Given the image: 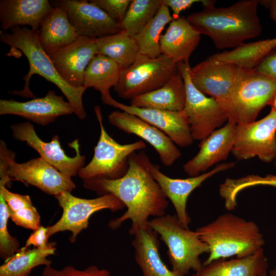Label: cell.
I'll return each instance as SVG.
<instances>
[{
    "label": "cell",
    "instance_id": "obj_1",
    "mask_svg": "<svg viewBox=\"0 0 276 276\" xmlns=\"http://www.w3.org/2000/svg\"><path fill=\"white\" fill-rule=\"evenodd\" d=\"M128 162V170L122 177L84 180L83 187L99 196L111 194L121 201L126 211L108 225L115 230L129 219L132 223L129 233L133 235L148 225L149 216L165 215L169 202L150 172L152 163L145 151L133 153Z\"/></svg>",
    "mask_w": 276,
    "mask_h": 276
},
{
    "label": "cell",
    "instance_id": "obj_31",
    "mask_svg": "<svg viewBox=\"0 0 276 276\" xmlns=\"http://www.w3.org/2000/svg\"><path fill=\"white\" fill-rule=\"evenodd\" d=\"M97 54L105 55L117 63L122 70L130 66L139 55V48L133 37L122 30L96 39Z\"/></svg>",
    "mask_w": 276,
    "mask_h": 276
},
{
    "label": "cell",
    "instance_id": "obj_10",
    "mask_svg": "<svg viewBox=\"0 0 276 276\" xmlns=\"http://www.w3.org/2000/svg\"><path fill=\"white\" fill-rule=\"evenodd\" d=\"M183 79L186 99L181 111L187 119L194 140L202 141L228 121V118L212 97H208L193 84L190 77L189 64L177 63Z\"/></svg>",
    "mask_w": 276,
    "mask_h": 276
},
{
    "label": "cell",
    "instance_id": "obj_32",
    "mask_svg": "<svg viewBox=\"0 0 276 276\" xmlns=\"http://www.w3.org/2000/svg\"><path fill=\"white\" fill-rule=\"evenodd\" d=\"M169 9L163 4L155 17L135 36L139 55L154 58L159 56L161 33L173 20Z\"/></svg>",
    "mask_w": 276,
    "mask_h": 276
},
{
    "label": "cell",
    "instance_id": "obj_23",
    "mask_svg": "<svg viewBox=\"0 0 276 276\" xmlns=\"http://www.w3.org/2000/svg\"><path fill=\"white\" fill-rule=\"evenodd\" d=\"M201 35L185 16L173 19L161 36V54L176 63L189 64L190 57L198 45Z\"/></svg>",
    "mask_w": 276,
    "mask_h": 276
},
{
    "label": "cell",
    "instance_id": "obj_11",
    "mask_svg": "<svg viewBox=\"0 0 276 276\" xmlns=\"http://www.w3.org/2000/svg\"><path fill=\"white\" fill-rule=\"evenodd\" d=\"M62 209L61 218L53 225L48 227V236L62 231L72 232L70 241L75 242L77 236L86 229L89 219L95 213L108 209L111 212L123 209L124 204L114 195L107 194L94 199L75 197L68 192H62L55 196Z\"/></svg>",
    "mask_w": 276,
    "mask_h": 276
},
{
    "label": "cell",
    "instance_id": "obj_7",
    "mask_svg": "<svg viewBox=\"0 0 276 276\" xmlns=\"http://www.w3.org/2000/svg\"><path fill=\"white\" fill-rule=\"evenodd\" d=\"M95 111L100 128V134L94 149V154L90 162L78 172L84 180L119 179L123 176L129 168V157L133 153L143 150L145 142L138 141L127 144H121L106 132L103 124L102 116L99 106Z\"/></svg>",
    "mask_w": 276,
    "mask_h": 276
},
{
    "label": "cell",
    "instance_id": "obj_40",
    "mask_svg": "<svg viewBox=\"0 0 276 276\" xmlns=\"http://www.w3.org/2000/svg\"><path fill=\"white\" fill-rule=\"evenodd\" d=\"M254 70L276 83V48L264 57Z\"/></svg>",
    "mask_w": 276,
    "mask_h": 276
},
{
    "label": "cell",
    "instance_id": "obj_25",
    "mask_svg": "<svg viewBox=\"0 0 276 276\" xmlns=\"http://www.w3.org/2000/svg\"><path fill=\"white\" fill-rule=\"evenodd\" d=\"M37 37L43 50L50 55L73 43L79 36L71 24L66 11L57 6L43 20Z\"/></svg>",
    "mask_w": 276,
    "mask_h": 276
},
{
    "label": "cell",
    "instance_id": "obj_17",
    "mask_svg": "<svg viewBox=\"0 0 276 276\" xmlns=\"http://www.w3.org/2000/svg\"><path fill=\"white\" fill-rule=\"evenodd\" d=\"M58 3L66 11L79 36L96 39L122 31L118 22L90 1L62 0Z\"/></svg>",
    "mask_w": 276,
    "mask_h": 276
},
{
    "label": "cell",
    "instance_id": "obj_33",
    "mask_svg": "<svg viewBox=\"0 0 276 276\" xmlns=\"http://www.w3.org/2000/svg\"><path fill=\"white\" fill-rule=\"evenodd\" d=\"M162 5L163 0H132L119 24L122 30L134 37L155 17Z\"/></svg>",
    "mask_w": 276,
    "mask_h": 276
},
{
    "label": "cell",
    "instance_id": "obj_12",
    "mask_svg": "<svg viewBox=\"0 0 276 276\" xmlns=\"http://www.w3.org/2000/svg\"><path fill=\"white\" fill-rule=\"evenodd\" d=\"M276 110L257 121L237 124L231 153L239 160L255 156L264 163L276 158Z\"/></svg>",
    "mask_w": 276,
    "mask_h": 276
},
{
    "label": "cell",
    "instance_id": "obj_8",
    "mask_svg": "<svg viewBox=\"0 0 276 276\" xmlns=\"http://www.w3.org/2000/svg\"><path fill=\"white\" fill-rule=\"evenodd\" d=\"M245 70L233 63L206 59L190 67V77L200 91L215 99L232 121L233 96Z\"/></svg>",
    "mask_w": 276,
    "mask_h": 276
},
{
    "label": "cell",
    "instance_id": "obj_29",
    "mask_svg": "<svg viewBox=\"0 0 276 276\" xmlns=\"http://www.w3.org/2000/svg\"><path fill=\"white\" fill-rule=\"evenodd\" d=\"M56 250L54 243L33 248L25 246L1 265L0 276H29L37 266L51 265L52 261L47 258L55 255Z\"/></svg>",
    "mask_w": 276,
    "mask_h": 276
},
{
    "label": "cell",
    "instance_id": "obj_20",
    "mask_svg": "<svg viewBox=\"0 0 276 276\" xmlns=\"http://www.w3.org/2000/svg\"><path fill=\"white\" fill-rule=\"evenodd\" d=\"M237 124L228 120L199 145L197 154L183 166L184 171L194 177L206 172L211 166L227 159L234 145Z\"/></svg>",
    "mask_w": 276,
    "mask_h": 276
},
{
    "label": "cell",
    "instance_id": "obj_46",
    "mask_svg": "<svg viewBox=\"0 0 276 276\" xmlns=\"http://www.w3.org/2000/svg\"><path fill=\"white\" fill-rule=\"evenodd\" d=\"M275 165H276V158H275Z\"/></svg>",
    "mask_w": 276,
    "mask_h": 276
},
{
    "label": "cell",
    "instance_id": "obj_15",
    "mask_svg": "<svg viewBox=\"0 0 276 276\" xmlns=\"http://www.w3.org/2000/svg\"><path fill=\"white\" fill-rule=\"evenodd\" d=\"M235 164L233 162L221 163L211 171L185 179L169 177L160 171L159 166L152 163L150 168L153 177L159 185L163 193L171 201L180 223L185 228H189L191 219L187 211V203L189 195L207 179L233 168Z\"/></svg>",
    "mask_w": 276,
    "mask_h": 276
},
{
    "label": "cell",
    "instance_id": "obj_5",
    "mask_svg": "<svg viewBox=\"0 0 276 276\" xmlns=\"http://www.w3.org/2000/svg\"><path fill=\"white\" fill-rule=\"evenodd\" d=\"M148 225L160 236L168 247L172 270L185 276L202 267L200 256L209 253V247L195 231L185 228L176 215L165 214L149 221Z\"/></svg>",
    "mask_w": 276,
    "mask_h": 276
},
{
    "label": "cell",
    "instance_id": "obj_37",
    "mask_svg": "<svg viewBox=\"0 0 276 276\" xmlns=\"http://www.w3.org/2000/svg\"><path fill=\"white\" fill-rule=\"evenodd\" d=\"M9 213L11 219L18 226L34 231L41 225L40 215L35 206L15 211L9 209Z\"/></svg>",
    "mask_w": 276,
    "mask_h": 276
},
{
    "label": "cell",
    "instance_id": "obj_42",
    "mask_svg": "<svg viewBox=\"0 0 276 276\" xmlns=\"http://www.w3.org/2000/svg\"><path fill=\"white\" fill-rule=\"evenodd\" d=\"M199 0H163V4L171 9L174 19L179 17L182 11L186 10L195 3L201 2Z\"/></svg>",
    "mask_w": 276,
    "mask_h": 276
},
{
    "label": "cell",
    "instance_id": "obj_30",
    "mask_svg": "<svg viewBox=\"0 0 276 276\" xmlns=\"http://www.w3.org/2000/svg\"><path fill=\"white\" fill-rule=\"evenodd\" d=\"M276 48V37L256 42L243 43L230 51L210 56L207 59L229 62L245 70H253L259 62Z\"/></svg>",
    "mask_w": 276,
    "mask_h": 276
},
{
    "label": "cell",
    "instance_id": "obj_6",
    "mask_svg": "<svg viewBox=\"0 0 276 276\" xmlns=\"http://www.w3.org/2000/svg\"><path fill=\"white\" fill-rule=\"evenodd\" d=\"M15 158V153L1 141V181L8 184L11 180L19 181L54 196L64 191L71 193L76 188L71 177L62 174L40 157L23 163H16Z\"/></svg>",
    "mask_w": 276,
    "mask_h": 276
},
{
    "label": "cell",
    "instance_id": "obj_18",
    "mask_svg": "<svg viewBox=\"0 0 276 276\" xmlns=\"http://www.w3.org/2000/svg\"><path fill=\"white\" fill-rule=\"evenodd\" d=\"M73 113L75 110L72 104L52 90L43 97L26 102L0 100L1 115L18 116L42 126L48 125L60 116Z\"/></svg>",
    "mask_w": 276,
    "mask_h": 276
},
{
    "label": "cell",
    "instance_id": "obj_14",
    "mask_svg": "<svg viewBox=\"0 0 276 276\" xmlns=\"http://www.w3.org/2000/svg\"><path fill=\"white\" fill-rule=\"evenodd\" d=\"M10 128L15 139L25 142L39 153L41 158L62 174L72 177L78 174L84 167L85 156L81 154L77 140L68 143L76 152L75 156L69 157L61 148L59 137L57 135L53 136L50 142H45L37 135L34 126L29 122L15 124Z\"/></svg>",
    "mask_w": 276,
    "mask_h": 276
},
{
    "label": "cell",
    "instance_id": "obj_35",
    "mask_svg": "<svg viewBox=\"0 0 276 276\" xmlns=\"http://www.w3.org/2000/svg\"><path fill=\"white\" fill-rule=\"evenodd\" d=\"M256 186H269L276 187V175L268 174L265 176L250 174L240 178L226 179V189L233 197H237L243 190Z\"/></svg>",
    "mask_w": 276,
    "mask_h": 276
},
{
    "label": "cell",
    "instance_id": "obj_38",
    "mask_svg": "<svg viewBox=\"0 0 276 276\" xmlns=\"http://www.w3.org/2000/svg\"><path fill=\"white\" fill-rule=\"evenodd\" d=\"M132 0H91L119 24L123 20Z\"/></svg>",
    "mask_w": 276,
    "mask_h": 276
},
{
    "label": "cell",
    "instance_id": "obj_34",
    "mask_svg": "<svg viewBox=\"0 0 276 276\" xmlns=\"http://www.w3.org/2000/svg\"><path fill=\"white\" fill-rule=\"evenodd\" d=\"M10 218L8 206L0 196V257L6 260L19 249V242L9 233L7 223Z\"/></svg>",
    "mask_w": 276,
    "mask_h": 276
},
{
    "label": "cell",
    "instance_id": "obj_4",
    "mask_svg": "<svg viewBox=\"0 0 276 276\" xmlns=\"http://www.w3.org/2000/svg\"><path fill=\"white\" fill-rule=\"evenodd\" d=\"M196 231L210 249L202 266L231 257L250 256L262 249L265 244L263 236L254 221L232 213L222 214Z\"/></svg>",
    "mask_w": 276,
    "mask_h": 276
},
{
    "label": "cell",
    "instance_id": "obj_24",
    "mask_svg": "<svg viewBox=\"0 0 276 276\" xmlns=\"http://www.w3.org/2000/svg\"><path fill=\"white\" fill-rule=\"evenodd\" d=\"M133 236L135 260L143 276H183L169 269L162 260L158 234L151 227L148 225Z\"/></svg>",
    "mask_w": 276,
    "mask_h": 276
},
{
    "label": "cell",
    "instance_id": "obj_3",
    "mask_svg": "<svg viewBox=\"0 0 276 276\" xmlns=\"http://www.w3.org/2000/svg\"><path fill=\"white\" fill-rule=\"evenodd\" d=\"M10 30V33L3 31L0 32L1 41L10 47L8 53L11 54L7 55L11 56L16 51L21 52L27 58L30 66L28 73L23 77L25 81L24 89L13 91L12 94L34 98L29 84L32 75L38 74L56 85L73 106L75 114L80 119H85L86 113L82 102V96L87 88L74 87L61 77L49 56L41 46L37 37L38 31L27 27H16Z\"/></svg>",
    "mask_w": 276,
    "mask_h": 276
},
{
    "label": "cell",
    "instance_id": "obj_2",
    "mask_svg": "<svg viewBox=\"0 0 276 276\" xmlns=\"http://www.w3.org/2000/svg\"><path fill=\"white\" fill-rule=\"evenodd\" d=\"M259 2L241 0L225 8L213 5L189 14L187 19L199 33L209 36L216 48H236L261 33Z\"/></svg>",
    "mask_w": 276,
    "mask_h": 276
},
{
    "label": "cell",
    "instance_id": "obj_27",
    "mask_svg": "<svg viewBox=\"0 0 276 276\" xmlns=\"http://www.w3.org/2000/svg\"><path fill=\"white\" fill-rule=\"evenodd\" d=\"M268 262L263 249L250 256L214 261L192 276H259L267 271Z\"/></svg>",
    "mask_w": 276,
    "mask_h": 276
},
{
    "label": "cell",
    "instance_id": "obj_22",
    "mask_svg": "<svg viewBox=\"0 0 276 276\" xmlns=\"http://www.w3.org/2000/svg\"><path fill=\"white\" fill-rule=\"evenodd\" d=\"M54 8L48 0H1V28L7 31L28 26L38 31L44 18Z\"/></svg>",
    "mask_w": 276,
    "mask_h": 276
},
{
    "label": "cell",
    "instance_id": "obj_41",
    "mask_svg": "<svg viewBox=\"0 0 276 276\" xmlns=\"http://www.w3.org/2000/svg\"><path fill=\"white\" fill-rule=\"evenodd\" d=\"M48 227L41 225L27 239L25 246L30 247L33 245L34 247H42L48 245L49 237L47 234Z\"/></svg>",
    "mask_w": 276,
    "mask_h": 276
},
{
    "label": "cell",
    "instance_id": "obj_21",
    "mask_svg": "<svg viewBox=\"0 0 276 276\" xmlns=\"http://www.w3.org/2000/svg\"><path fill=\"white\" fill-rule=\"evenodd\" d=\"M108 105L136 116L164 132L180 147L189 146L193 142L188 121L181 111L140 108L123 104L113 98Z\"/></svg>",
    "mask_w": 276,
    "mask_h": 276
},
{
    "label": "cell",
    "instance_id": "obj_9",
    "mask_svg": "<svg viewBox=\"0 0 276 276\" xmlns=\"http://www.w3.org/2000/svg\"><path fill=\"white\" fill-rule=\"evenodd\" d=\"M177 71V63L163 55L154 58L139 55L122 70L114 90L119 97L131 100L160 88Z\"/></svg>",
    "mask_w": 276,
    "mask_h": 276
},
{
    "label": "cell",
    "instance_id": "obj_28",
    "mask_svg": "<svg viewBox=\"0 0 276 276\" xmlns=\"http://www.w3.org/2000/svg\"><path fill=\"white\" fill-rule=\"evenodd\" d=\"M121 72L115 61L105 55L96 54L85 70L83 86L98 90L103 103L107 105L112 98L110 89L117 84Z\"/></svg>",
    "mask_w": 276,
    "mask_h": 276
},
{
    "label": "cell",
    "instance_id": "obj_26",
    "mask_svg": "<svg viewBox=\"0 0 276 276\" xmlns=\"http://www.w3.org/2000/svg\"><path fill=\"white\" fill-rule=\"evenodd\" d=\"M186 99L185 84L178 71L162 87L132 99L130 105L172 111H181Z\"/></svg>",
    "mask_w": 276,
    "mask_h": 276
},
{
    "label": "cell",
    "instance_id": "obj_13",
    "mask_svg": "<svg viewBox=\"0 0 276 276\" xmlns=\"http://www.w3.org/2000/svg\"><path fill=\"white\" fill-rule=\"evenodd\" d=\"M276 94V83L253 70H246L233 98V122L237 124L255 121L260 111L270 105Z\"/></svg>",
    "mask_w": 276,
    "mask_h": 276
},
{
    "label": "cell",
    "instance_id": "obj_43",
    "mask_svg": "<svg viewBox=\"0 0 276 276\" xmlns=\"http://www.w3.org/2000/svg\"><path fill=\"white\" fill-rule=\"evenodd\" d=\"M270 16L276 24V0L268 1Z\"/></svg>",
    "mask_w": 276,
    "mask_h": 276
},
{
    "label": "cell",
    "instance_id": "obj_45",
    "mask_svg": "<svg viewBox=\"0 0 276 276\" xmlns=\"http://www.w3.org/2000/svg\"><path fill=\"white\" fill-rule=\"evenodd\" d=\"M270 105L271 106V108L276 110V94L270 104Z\"/></svg>",
    "mask_w": 276,
    "mask_h": 276
},
{
    "label": "cell",
    "instance_id": "obj_39",
    "mask_svg": "<svg viewBox=\"0 0 276 276\" xmlns=\"http://www.w3.org/2000/svg\"><path fill=\"white\" fill-rule=\"evenodd\" d=\"M0 196L5 200L9 209L13 211L34 206L29 195L12 193L3 185H0Z\"/></svg>",
    "mask_w": 276,
    "mask_h": 276
},
{
    "label": "cell",
    "instance_id": "obj_19",
    "mask_svg": "<svg viewBox=\"0 0 276 276\" xmlns=\"http://www.w3.org/2000/svg\"><path fill=\"white\" fill-rule=\"evenodd\" d=\"M97 54L96 39L79 36L74 42L48 55L61 77L70 85L83 86L85 70Z\"/></svg>",
    "mask_w": 276,
    "mask_h": 276
},
{
    "label": "cell",
    "instance_id": "obj_36",
    "mask_svg": "<svg viewBox=\"0 0 276 276\" xmlns=\"http://www.w3.org/2000/svg\"><path fill=\"white\" fill-rule=\"evenodd\" d=\"M42 276H110V273L107 270L99 269L95 265H90L84 270L70 265L57 270L51 265H48L44 268Z\"/></svg>",
    "mask_w": 276,
    "mask_h": 276
},
{
    "label": "cell",
    "instance_id": "obj_44",
    "mask_svg": "<svg viewBox=\"0 0 276 276\" xmlns=\"http://www.w3.org/2000/svg\"><path fill=\"white\" fill-rule=\"evenodd\" d=\"M259 276H269L267 274V271L262 273ZM269 276H276V267L272 269L270 272Z\"/></svg>",
    "mask_w": 276,
    "mask_h": 276
},
{
    "label": "cell",
    "instance_id": "obj_16",
    "mask_svg": "<svg viewBox=\"0 0 276 276\" xmlns=\"http://www.w3.org/2000/svg\"><path fill=\"white\" fill-rule=\"evenodd\" d=\"M108 119L112 126L136 135L150 144L164 166L170 167L180 158L181 152L167 135L136 116L117 110L111 112Z\"/></svg>",
    "mask_w": 276,
    "mask_h": 276
}]
</instances>
